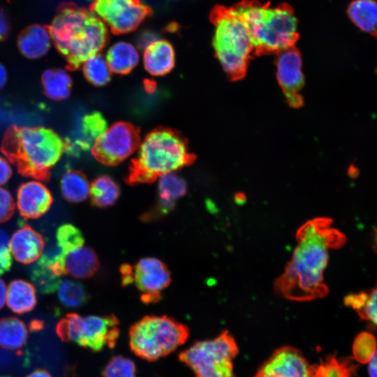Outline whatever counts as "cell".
Instances as JSON below:
<instances>
[{
  "instance_id": "7bdbcfd3",
  "label": "cell",
  "mask_w": 377,
  "mask_h": 377,
  "mask_svg": "<svg viewBox=\"0 0 377 377\" xmlns=\"http://www.w3.org/2000/svg\"><path fill=\"white\" fill-rule=\"evenodd\" d=\"M368 362L369 377H377V350H375L374 353Z\"/></svg>"
},
{
  "instance_id": "f35d334b",
  "label": "cell",
  "mask_w": 377,
  "mask_h": 377,
  "mask_svg": "<svg viewBox=\"0 0 377 377\" xmlns=\"http://www.w3.org/2000/svg\"><path fill=\"white\" fill-rule=\"evenodd\" d=\"M15 202L8 191L0 187V223L8 221L13 214Z\"/></svg>"
},
{
  "instance_id": "603a6c76",
  "label": "cell",
  "mask_w": 377,
  "mask_h": 377,
  "mask_svg": "<svg viewBox=\"0 0 377 377\" xmlns=\"http://www.w3.org/2000/svg\"><path fill=\"white\" fill-rule=\"evenodd\" d=\"M6 302L9 309L17 314L31 311L37 302L34 286L23 279L12 281L7 287Z\"/></svg>"
},
{
  "instance_id": "d6a6232c",
  "label": "cell",
  "mask_w": 377,
  "mask_h": 377,
  "mask_svg": "<svg viewBox=\"0 0 377 377\" xmlns=\"http://www.w3.org/2000/svg\"><path fill=\"white\" fill-rule=\"evenodd\" d=\"M57 244L67 254L84 246V237L80 230L71 223L61 225L56 232Z\"/></svg>"
},
{
  "instance_id": "7402d4cb",
  "label": "cell",
  "mask_w": 377,
  "mask_h": 377,
  "mask_svg": "<svg viewBox=\"0 0 377 377\" xmlns=\"http://www.w3.org/2000/svg\"><path fill=\"white\" fill-rule=\"evenodd\" d=\"M185 180L175 172L168 173L158 178V208L166 214L186 192Z\"/></svg>"
},
{
  "instance_id": "3957f363",
  "label": "cell",
  "mask_w": 377,
  "mask_h": 377,
  "mask_svg": "<svg viewBox=\"0 0 377 377\" xmlns=\"http://www.w3.org/2000/svg\"><path fill=\"white\" fill-rule=\"evenodd\" d=\"M65 142L54 131L40 126H11L1 149L24 176L47 180L50 169L65 151Z\"/></svg>"
},
{
  "instance_id": "30bf717a",
  "label": "cell",
  "mask_w": 377,
  "mask_h": 377,
  "mask_svg": "<svg viewBox=\"0 0 377 377\" xmlns=\"http://www.w3.org/2000/svg\"><path fill=\"white\" fill-rule=\"evenodd\" d=\"M91 10L115 34H126L138 27L150 14L139 0H94Z\"/></svg>"
},
{
  "instance_id": "d590c367",
  "label": "cell",
  "mask_w": 377,
  "mask_h": 377,
  "mask_svg": "<svg viewBox=\"0 0 377 377\" xmlns=\"http://www.w3.org/2000/svg\"><path fill=\"white\" fill-rule=\"evenodd\" d=\"M31 276L34 282L43 293L54 292L60 282V276L37 263L33 268Z\"/></svg>"
},
{
  "instance_id": "1f68e13d",
  "label": "cell",
  "mask_w": 377,
  "mask_h": 377,
  "mask_svg": "<svg viewBox=\"0 0 377 377\" xmlns=\"http://www.w3.org/2000/svg\"><path fill=\"white\" fill-rule=\"evenodd\" d=\"M82 66L85 77L92 84L101 87L110 80L112 72L105 57L101 54L89 57Z\"/></svg>"
},
{
  "instance_id": "f546056e",
  "label": "cell",
  "mask_w": 377,
  "mask_h": 377,
  "mask_svg": "<svg viewBox=\"0 0 377 377\" xmlns=\"http://www.w3.org/2000/svg\"><path fill=\"white\" fill-rule=\"evenodd\" d=\"M356 369L357 366L350 360L337 359L332 355L311 365V377H352Z\"/></svg>"
},
{
  "instance_id": "cb8c5ba5",
  "label": "cell",
  "mask_w": 377,
  "mask_h": 377,
  "mask_svg": "<svg viewBox=\"0 0 377 377\" xmlns=\"http://www.w3.org/2000/svg\"><path fill=\"white\" fill-rule=\"evenodd\" d=\"M352 22L361 31L377 38V1L353 0L347 8Z\"/></svg>"
},
{
  "instance_id": "44dd1931",
  "label": "cell",
  "mask_w": 377,
  "mask_h": 377,
  "mask_svg": "<svg viewBox=\"0 0 377 377\" xmlns=\"http://www.w3.org/2000/svg\"><path fill=\"white\" fill-rule=\"evenodd\" d=\"M105 59L112 73L126 74L134 69L139 63L140 54L132 43L120 40L108 49Z\"/></svg>"
},
{
  "instance_id": "9c48e42d",
  "label": "cell",
  "mask_w": 377,
  "mask_h": 377,
  "mask_svg": "<svg viewBox=\"0 0 377 377\" xmlns=\"http://www.w3.org/2000/svg\"><path fill=\"white\" fill-rule=\"evenodd\" d=\"M58 337L94 351L113 348L119 337L117 319L113 316L68 313L56 326Z\"/></svg>"
},
{
  "instance_id": "8fae6325",
  "label": "cell",
  "mask_w": 377,
  "mask_h": 377,
  "mask_svg": "<svg viewBox=\"0 0 377 377\" xmlns=\"http://www.w3.org/2000/svg\"><path fill=\"white\" fill-rule=\"evenodd\" d=\"M122 272L123 282H133L145 302L158 299L170 282L168 268L161 260L154 257L140 259L133 267L124 266Z\"/></svg>"
},
{
  "instance_id": "ac0fdd59",
  "label": "cell",
  "mask_w": 377,
  "mask_h": 377,
  "mask_svg": "<svg viewBox=\"0 0 377 377\" xmlns=\"http://www.w3.org/2000/svg\"><path fill=\"white\" fill-rule=\"evenodd\" d=\"M175 54L172 44L157 39L143 50L142 64L145 71L153 76H162L174 67Z\"/></svg>"
},
{
  "instance_id": "74e56055",
  "label": "cell",
  "mask_w": 377,
  "mask_h": 377,
  "mask_svg": "<svg viewBox=\"0 0 377 377\" xmlns=\"http://www.w3.org/2000/svg\"><path fill=\"white\" fill-rule=\"evenodd\" d=\"M12 263L10 239L8 234L0 228V274L8 271Z\"/></svg>"
},
{
  "instance_id": "681fc988",
  "label": "cell",
  "mask_w": 377,
  "mask_h": 377,
  "mask_svg": "<svg viewBox=\"0 0 377 377\" xmlns=\"http://www.w3.org/2000/svg\"><path fill=\"white\" fill-rule=\"evenodd\" d=\"M375 244L377 247V229L376 230V232H375Z\"/></svg>"
},
{
  "instance_id": "83f0119b",
  "label": "cell",
  "mask_w": 377,
  "mask_h": 377,
  "mask_svg": "<svg viewBox=\"0 0 377 377\" xmlns=\"http://www.w3.org/2000/svg\"><path fill=\"white\" fill-rule=\"evenodd\" d=\"M344 303L355 310L362 319L377 326V281L369 291L347 295Z\"/></svg>"
},
{
  "instance_id": "816d5d0a",
  "label": "cell",
  "mask_w": 377,
  "mask_h": 377,
  "mask_svg": "<svg viewBox=\"0 0 377 377\" xmlns=\"http://www.w3.org/2000/svg\"><path fill=\"white\" fill-rule=\"evenodd\" d=\"M66 377H67V376H66Z\"/></svg>"
},
{
  "instance_id": "f1b7e54d",
  "label": "cell",
  "mask_w": 377,
  "mask_h": 377,
  "mask_svg": "<svg viewBox=\"0 0 377 377\" xmlns=\"http://www.w3.org/2000/svg\"><path fill=\"white\" fill-rule=\"evenodd\" d=\"M120 194L119 186L110 177L102 175L96 178L91 184V202L99 207H107L114 204Z\"/></svg>"
},
{
  "instance_id": "d6986e66",
  "label": "cell",
  "mask_w": 377,
  "mask_h": 377,
  "mask_svg": "<svg viewBox=\"0 0 377 377\" xmlns=\"http://www.w3.org/2000/svg\"><path fill=\"white\" fill-rule=\"evenodd\" d=\"M51 41L49 29L34 24L27 27L20 33L17 47L25 57L35 59L42 57L48 52Z\"/></svg>"
},
{
  "instance_id": "836d02e7",
  "label": "cell",
  "mask_w": 377,
  "mask_h": 377,
  "mask_svg": "<svg viewBox=\"0 0 377 377\" xmlns=\"http://www.w3.org/2000/svg\"><path fill=\"white\" fill-rule=\"evenodd\" d=\"M66 253L57 244H50L44 249L37 264L45 267L61 276L65 274L64 262Z\"/></svg>"
},
{
  "instance_id": "7c38bea8",
  "label": "cell",
  "mask_w": 377,
  "mask_h": 377,
  "mask_svg": "<svg viewBox=\"0 0 377 377\" xmlns=\"http://www.w3.org/2000/svg\"><path fill=\"white\" fill-rule=\"evenodd\" d=\"M138 136L132 126L124 122L108 126L92 148L96 158L106 165H115L137 149Z\"/></svg>"
},
{
  "instance_id": "4316f807",
  "label": "cell",
  "mask_w": 377,
  "mask_h": 377,
  "mask_svg": "<svg viewBox=\"0 0 377 377\" xmlns=\"http://www.w3.org/2000/svg\"><path fill=\"white\" fill-rule=\"evenodd\" d=\"M28 332L25 324L15 317L0 320V346L6 349L15 350L24 346Z\"/></svg>"
},
{
  "instance_id": "6da1fadb",
  "label": "cell",
  "mask_w": 377,
  "mask_h": 377,
  "mask_svg": "<svg viewBox=\"0 0 377 377\" xmlns=\"http://www.w3.org/2000/svg\"><path fill=\"white\" fill-rule=\"evenodd\" d=\"M331 224L329 218H316L298 230L296 237L299 244L284 273L275 283L276 289L286 298L306 301L328 293L323 282L328 251L346 242V236Z\"/></svg>"
},
{
  "instance_id": "ba28073f",
  "label": "cell",
  "mask_w": 377,
  "mask_h": 377,
  "mask_svg": "<svg viewBox=\"0 0 377 377\" xmlns=\"http://www.w3.org/2000/svg\"><path fill=\"white\" fill-rule=\"evenodd\" d=\"M237 353L234 337L223 331L213 339L195 343L180 354L179 359L195 377H235L232 360Z\"/></svg>"
},
{
  "instance_id": "4dcf8cb0",
  "label": "cell",
  "mask_w": 377,
  "mask_h": 377,
  "mask_svg": "<svg viewBox=\"0 0 377 377\" xmlns=\"http://www.w3.org/2000/svg\"><path fill=\"white\" fill-rule=\"evenodd\" d=\"M57 297L62 305L75 309L84 305L88 295L84 286L77 281L66 279L61 281L57 288Z\"/></svg>"
},
{
  "instance_id": "277c9868",
  "label": "cell",
  "mask_w": 377,
  "mask_h": 377,
  "mask_svg": "<svg viewBox=\"0 0 377 377\" xmlns=\"http://www.w3.org/2000/svg\"><path fill=\"white\" fill-rule=\"evenodd\" d=\"M232 8L246 25L256 52L279 53L294 47L297 22L289 6L244 1Z\"/></svg>"
},
{
  "instance_id": "2e32d148",
  "label": "cell",
  "mask_w": 377,
  "mask_h": 377,
  "mask_svg": "<svg viewBox=\"0 0 377 377\" xmlns=\"http://www.w3.org/2000/svg\"><path fill=\"white\" fill-rule=\"evenodd\" d=\"M108 126L105 119L100 112H92L84 114L78 121L72 137L65 142V151L77 154L92 149Z\"/></svg>"
},
{
  "instance_id": "b9f144b4",
  "label": "cell",
  "mask_w": 377,
  "mask_h": 377,
  "mask_svg": "<svg viewBox=\"0 0 377 377\" xmlns=\"http://www.w3.org/2000/svg\"><path fill=\"white\" fill-rule=\"evenodd\" d=\"M9 32V23L4 11L0 8V40L6 38Z\"/></svg>"
},
{
  "instance_id": "4fadbf2b",
  "label": "cell",
  "mask_w": 377,
  "mask_h": 377,
  "mask_svg": "<svg viewBox=\"0 0 377 377\" xmlns=\"http://www.w3.org/2000/svg\"><path fill=\"white\" fill-rule=\"evenodd\" d=\"M276 77L287 102L293 107L300 106L304 79L302 57L294 47L279 52Z\"/></svg>"
},
{
  "instance_id": "f907efd6",
  "label": "cell",
  "mask_w": 377,
  "mask_h": 377,
  "mask_svg": "<svg viewBox=\"0 0 377 377\" xmlns=\"http://www.w3.org/2000/svg\"><path fill=\"white\" fill-rule=\"evenodd\" d=\"M376 73H377V68H376Z\"/></svg>"
},
{
  "instance_id": "5b68a950",
  "label": "cell",
  "mask_w": 377,
  "mask_h": 377,
  "mask_svg": "<svg viewBox=\"0 0 377 377\" xmlns=\"http://www.w3.org/2000/svg\"><path fill=\"white\" fill-rule=\"evenodd\" d=\"M131 169L133 183L152 182L187 165L190 154L184 140L173 131L158 129L150 132L139 142Z\"/></svg>"
},
{
  "instance_id": "d4e9b609",
  "label": "cell",
  "mask_w": 377,
  "mask_h": 377,
  "mask_svg": "<svg viewBox=\"0 0 377 377\" xmlns=\"http://www.w3.org/2000/svg\"><path fill=\"white\" fill-rule=\"evenodd\" d=\"M91 183L77 170H68L61 177L60 188L63 197L68 202L80 203L90 195Z\"/></svg>"
},
{
  "instance_id": "5bb4252c",
  "label": "cell",
  "mask_w": 377,
  "mask_h": 377,
  "mask_svg": "<svg viewBox=\"0 0 377 377\" xmlns=\"http://www.w3.org/2000/svg\"><path fill=\"white\" fill-rule=\"evenodd\" d=\"M311 368L299 350L286 346L276 349L254 377H311Z\"/></svg>"
},
{
  "instance_id": "7dc6e473",
  "label": "cell",
  "mask_w": 377,
  "mask_h": 377,
  "mask_svg": "<svg viewBox=\"0 0 377 377\" xmlns=\"http://www.w3.org/2000/svg\"><path fill=\"white\" fill-rule=\"evenodd\" d=\"M43 322L40 320H33L29 325V329L31 332H38L43 328Z\"/></svg>"
},
{
  "instance_id": "ee69618b",
  "label": "cell",
  "mask_w": 377,
  "mask_h": 377,
  "mask_svg": "<svg viewBox=\"0 0 377 377\" xmlns=\"http://www.w3.org/2000/svg\"><path fill=\"white\" fill-rule=\"evenodd\" d=\"M7 297V287L4 281L0 278V309L4 306Z\"/></svg>"
},
{
  "instance_id": "e0dca14e",
  "label": "cell",
  "mask_w": 377,
  "mask_h": 377,
  "mask_svg": "<svg viewBox=\"0 0 377 377\" xmlns=\"http://www.w3.org/2000/svg\"><path fill=\"white\" fill-rule=\"evenodd\" d=\"M45 241L38 232L29 226H24L17 230L10 239L11 256L23 264L36 261L41 256Z\"/></svg>"
},
{
  "instance_id": "ffe728a7",
  "label": "cell",
  "mask_w": 377,
  "mask_h": 377,
  "mask_svg": "<svg viewBox=\"0 0 377 377\" xmlns=\"http://www.w3.org/2000/svg\"><path fill=\"white\" fill-rule=\"evenodd\" d=\"M96 254L89 247L82 246L66 255L64 271L75 279H82L91 276L98 268Z\"/></svg>"
},
{
  "instance_id": "484cf974",
  "label": "cell",
  "mask_w": 377,
  "mask_h": 377,
  "mask_svg": "<svg viewBox=\"0 0 377 377\" xmlns=\"http://www.w3.org/2000/svg\"><path fill=\"white\" fill-rule=\"evenodd\" d=\"M41 81L45 94L51 99L64 100L71 94L72 79L64 69L46 70L42 75Z\"/></svg>"
},
{
  "instance_id": "52a82bcc",
  "label": "cell",
  "mask_w": 377,
  "mask_h": 377,
  "mask_svg": "<svg viewBox=\"0 0 377 377\" xmlns=\"http://www.w3.org/2000/svg\"><path fill=\"white\" fill-rule=\"evenodd\" d=\"M188 337V328L172 318L148 316L131 328L129 344L136 355L153 361L173 352Z\"/></svg>"
},
{
  "instance_id": "7a4b0ae2",
  "label": "cell",
  "mask_w": 377,
  "mask_h": 377,
  "mask_svg": "<svg viewBox=\"0 0 377 377\" xmlns=\"http://www.w3.org/2000/svg\"><path fill=\"white\" fill-rule=\"evenodd\" d=\"M48 29L58 51L75 68L99 54L108 38V27L96 14L73 5L59 8Z\"/></svg>"
},
{
  "instance_id": "8d00e7d4",
  "label": "cell",
  "mask_w": 377,
  "mask_h": 377,
  "mask_svg": "<svg viewBox=\"0 0 377 377\" xmlns=\"http://www.w3.org/2000/svg\"><path fill=\"white\" fill-rule=\"evenodd\" d=\"M375 347L374 338L370 334L363 333L356 339L354 343V355L358 361L365 362L369 361L374 353Z\"/></svg>"
},
{
  "instance_id": "f6af8a7d",
  "label": "cell",
  "mask_w": 377,
  "mask_h": 377,
  "mask_svg": "<svg viewBox=\"0 0 377 377\" xmlns=\"http://www.w3.org/2000/svg\"><path fill=\"white\" fill-rule=\"evenodd\" d=\"M26 377H52V376L47 370L36 369Z\"/></svg>"
},
{
  "instance_id": "e575fe53",
  "label": "cell",
  "mask_w": 377,
  "mask_h": 377,
  "mask_svg": "<svg viewBox=\"0 0 377 377\" xmlns=\"http://www.w3.org/2000/svg\"><path fill=\"white\" fill-rule=\"evenodd\" d=\"M103 377H136L135 363L121 355L114 356L103 371Z\"/></svg>"
},
{
  "instance_id": "60d3db41",
  "label": "cell",
  "mask_w": 377,
  "mask_h": 377,
  "mask_svg": "<svg viewBox=\"0 0 377 377\" xmlns=\"http://www.w3.org/2000/svg\"><path fill=\"white\" fill-rule=\"evenodd\" d=\"M158 38L154 33L147 31L140 34L138 37V42L139 47L144 50L149 45H150L151 43L156 40Z\"/></svg>"
},
{
  "instance_id": "bcb514c9",
  "label": "cell",
  "mask_w": 377,
  "mask_h": 377,
  "mask_svg": "<svg viewBox=\"0 0 377 377\" xmlns=\"http://www.w3.org/2000/svg\"><path fill=\"white\" fill-rule=\"evenodd\" d=\"M7 71L5 67L0 63V89L5 86L7 81Z\"/></svg>"
},
{
  "instance_id": "ab89813d",
  "label": "cell",
  "mask_w": 377,
  "mask_h": 377,
  "mask_svg": "<svg viewBox=\"0 0 377 377\" xmlns=\"http://www.w3.org/2000/svg\"><path fill=\"white\" fill-rule=\"evenodd\" d=\"M12 175V169L6 159L0 156V186L5 184Z\"/></svg>"
},
{
  "instance_id": "c3c4849f",
  "label": "cell",
  "mask_w": 377,
  "mask_h": 377,
  "mask_svg": "<svg viewBox=\"0 0 377 377\" xmlns=\"http://www.w3.org/2000/svg\"><path fill=\"white\" fill-rule=\"evenodd\" d=\"M235 201L238 205L244 204L246 201V196L242 193H237L235 196Z\"/></svg>"
},
{
  "instance_id": "9a60e30c",
  "label": "cell",
  "mask_w": 377,
  "mask_h": 377,
  "mask_svg": "<svg viewBox=\"0 0 377 377\" xmlns=\"http://www.w3.org/2000/svg\"><path fill=\"white\" fill-rule=\"evenodd\" d=\"M52 201L50 190L38 181L24 182L17 191V207L25 219H37L43 216L48 211Z\"/></svg>"
},
{
  "instance_id": "8992f818",
  "label": "cell",
  "mask_w": 377,
  "mask_h": 377,
  "mask_svg": "<svg viewBox=\"0 0 377 377\" xmlns=\"http://www.w3.org/2000/svg\"><path fill=\"white\" fill-rule=\"evenodd\" d=\"M214 25L212 44L223 71L232 79L246 73L254 51L249 29L232 7L218 6L212 10Z\"/></svg>"
}]
</instances>
